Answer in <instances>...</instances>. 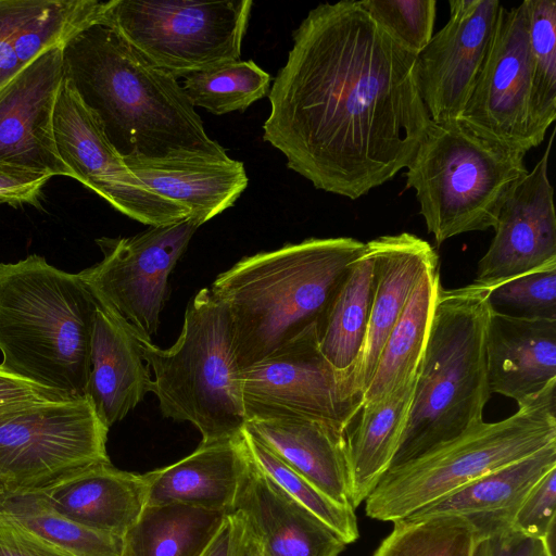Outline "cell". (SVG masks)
Wrapping results in <instances>:
<instances>
[{
    "label": "cell",
    "instance_id": "obj_1",
    "mask_svg": "<svg viewBox=\"0 0 556 556\" xmlns=\"http://www.w3.org/2000/svg\"><path fill=\"white\" fill-rule=\"evenodd\" d=\"M292 40L263 139L316 189L356 200L406 168L432 124L416 55L356 0L312 9Z\"/></svg>",
    "mask_w": 556,
    "mask_h": 556
},
{
    "label": "cell",
    "instance_id": "obj_2",
    "mask_svg": "<svg viewBox=\"0 0 556 556\" xmlns=\"http://www.w3.org/2000/svg\"><path fill=\"white\" fill-rule=\"evenodd\" d=\"M64 77L124 157L179 152L225 156L178 79L156 67L114 29L97 23L63 46Z\"/></svg>",
    "mask_w": 556,
    "mask_h": 556
},
{
    "label": "cell",
    "instance_id": "obj_3",
    "mask_svg": "<svg viewBox=\"0 0 556 556\" xmlns=\"http://www.w3.org/2000/svg\"><path fill=\"white\" fill-rule=\"evenodd\" d=\"M365 243L350 237L308 238L245 256L210 290L228 308L239 370L307 330L321 329L339 287Z\"/></svg>",
    "mask_w": 556,
    "mask_h": 556
},
{
    "label": "cell",
    "instance_id": "obj_4",
    "mask_svg": "<svg viewBox=\"0 0 556 556\" xmlns=\"http://www.w3.org/2000/svg\"><path fill=\"white\" fill-rule=\"evenodd\" d=\"M96 308L78 273L37 254L0 263V366L68 400L86 397Z\"/></svg>",
    "mask_w": 556,
    "mask_h": 556
},
{
    "label": "cell",
    "instance_id": "obj_5",
    "mask_svg": "<svg viewBox=\"0 0 556 556\" xmlns=\"http://www.w3.org/2000/svg\"><path fill=\"white\" fill-rule=\"evenodd\" d=\"M489 311L486 288L475 283L439 287L410 410L390 468L483 421L491 395L485 359Z\"/></svg>",
    "mask_w": 556,
    "mask_h": 556
},
{
    "label": "cell",
    "instance_id": "obj_6",
    "mask_svg": "<svg viewBox=\"0 0 556 556\" xmlns=\"http://www.w3.org/2000/svg\"><path fill=\"white\" fill-rule=\"evenodd\" d=\"M525 155L478 136L460 119L432 122L405 176L438 245L495 226L506 198L528 174Z\"/></svg>",
    "mask_w": 556,
    "mask_h": 556
},
{
    "label": "cell",
    "instance_id": "obj_7",
    "mask_svg": "<svg viewBox=\"0 0 556 556\" xmlns=\"http://www.w3.org/2000/svg\"><path fill=\"white\" fill-rule=\"evenodd\" d=\"M516 413L482 421L422 456L390 468L365 500L366 515L402 519L469 482L556 442V380Z\"/></svg>",
    "mask_w": 556,
    "mask_h": 556
},
{
    "label": "cell",
    "instance_id": "obj_8",
    "mask_svg": "<svg viewBox=\"0 0 556 556\" xmlns=\"http://www.w3.org/2000/svg\"><path fill=\"white\" fill-rule=\"evenodd\" d=\"M141 344L164 417L192 424L202 435L201 443L241 433L247 420L231 320L226 304L210 288L201 289L188 303L180 336L169 349L152 341L141 340Z\"/></svg>",
    "mask_w": 556,
    "mask_h": 556
},
{
    "label": "cell",
    "instance_id": "obj_9",
    "mask_svg": "<svg viewBox=\"0 0 556 556\" xmlns=\"http://www.w3.org/2000/svg\"><path fill=\"white\" fill-rule=\"evenodd\" d=\"M251 0H109L100 24L174 77L236 62Z\"/></svg>",
    "mask_w": 556,
    "mask_h": 556
},
{
    "label": "cell",
    "instance_id": "obj_10",
    "mask_svg": "<svg viewBox=\"0 0 556 556\" xmlns=\"http://www.w3.org/2000/svg\"><path fill=\"white\" fill-rule=\"evenodd\" d=\"M314 327L262 361L239 370L245 420L304 419L345 435L363 397L319 349Z\"/></svg>",
    "mask_w": 556,
    "mask_h": 556
},
{
    "label": "cell",
    "instance_id": "obj_11",
    "mask_svg": "<svg viewBox=\"0 0 556 556\" xmlns=\"http://www.w3.org/2000/svg\"><path fill=\"white\" fill-rule=\"evenodd\" d=\"M108 432L87 397L41 403L1 419L0 482L7 491H34L110 462Z\"/></svg>",
    "mask_w": 556,
    "mask_h": 556
},
{
    "label": "cell",
    "instance_id": "obj_12",
    "mask_svg": "<svg viewBox=\"0 0 556 556\" xmlns=\"http://www.w3.org/2000/svg\"><path fill=\"white\" fill-rule=\"evenodd\" d=\"M200 225L189 218L130 237L96 240L103 258L78 273L94 299L152 341L169 294L168 278Z\"/></svg>",
    "mask_w": 556,
    "mask_h": 556
},
{
    "label": "cell",
    "instance_id": "obj_13",
    "mask_svg": "<svg viewBox=\"0 0 556 556\" xmlns=\"http://www.w3.org/2000/svg\"><path fill=\"white\" fill-rule=\"evenodd\" d=\"M54 138L72 178L129 218L149 227L190 218L185 208L149 189L130 172L65 77L55 103Z\"/></svg>",
    "mask_w": 556,
    "mask_h": 556
},
{
    "label": "cell",
    "instance_id": "obj_14",
    "mask_svg": "<svg viewBox=\"0 0 556 556\" xmlns=\"http://www.w3.org/2000/svg\"><path fill=\"white\" fill-rule=\"evenodd\" d=\"M531 60L527 1L501 4L496 27L460 121L478 136L527 153L531 125Z\"/></svg>",
    "mask_w": 556,
    "mask_h": 556
},
{
    "label": "cell",
    "instance_id": "obj_15",
    "mask_svg": "<svg viewBox=\"0 0 556 556\" xmlns=\"http://www.w3.org/2000/svg\"><path fill=\"white\" fill-rule=\"evenodd\" d=\"M450 17L416 55L417 84L431 121H457L489 50L501 2L450 0Z\"/></svg>",
    "mask_w": 556,
    "mask_h": 556
},
{
    "label": "cell",
    "instance_id": "obj_16",
    "mask_svg": "<svg viewBox=\"0 0 556 556\" xmlns=\"http://www.w3.org/2000/svg\"><path fill=\"white\" fill-rule=\"evenodd\" d=\"M63 79V47H54L0 88V161L51 177H72L54 138Z\"/></svg>",
    "mask_w": 556,
    "mask_h": 556
},
{
    "label": "cell",
    "instance_id": "obj_17",
    "mask_svg": "<svg viewBox=\"0 0 556 556\" xmlns=\"http://www.w3.org/2000/svg\"><path fill=\"white\" fill-rule=\"evenodd\" d=\"M553 138L554 132L542 157L502 205L472 283L488 289L556 262L554 190L548 178Z\"/></svg>",
    "mask_w": 556,
    "mask_h": 556
},
{
    "label": "cell",
    "instance_id": "obj_18",
    "mask_svg": "<svg viewBox=\"0 0 556 556\" xmlns=\"http://www.w3.org/2000/svg\"><path fill=\"white\" fill-rule=\"evenodd\" d=\"M372 260L374 292L363 349L353 371L362 395L375 371L384 342L426 271L439 257L426 240L409 233L386 235L365 243Z\"/></svg>",
    "mask_w": 556,
    "mask_h": 556
},
{
    "label": "cell",
    "instance_id": "obj_19",
    "mask_svg": "<svg viewBox=\"0 0 556 556\" xmlns=\"http://www.w3.org/2000/svg\"><path fill=\"white\" fill-rule=\"evenodd\" d=\"M124 160L143 185L185 208L200 226L232 206L249 182L243 163L228 154L179 152Z\"/></svg>",
    "mask_w": 556,
    "mask_h": 556
},
{
    "label": "cell",
    "instance_id": "obj_20",
    "mask_svg": "<svg viewBox=\"0 0 556 556\" xmlns=\"http://www.w3.org/2000/svg\"><path fill=\"white\" fill-rule=\"evenodd\" d=\"M96 302L86 397L110 429L152 392L153 379L138 333L116 313Z\"/></svg>",
    "mask_w": 556,
    "mask_h": 556
},
{
    "label": "cell",
    "instance_id": "obj_21",
    "mask_svg": "<svg viewBox=\"0 0 556 556\" xmlns=\"http://www.w3.org/2000/svg\"><path fill=\"white\" fill-rule=\"evenodd\" d=\"M233 510L243 515L265 556H339L346 546L331 528L266 477L251 456Z\"/></svg>",
    "mask_w": 556,
    "mask_h": 556
},
{
    "label": "cell",
    "instance_id": "obj_22",
    "mask_svg": "<svg viewBox=\"0 0 556 556\" xmlns=\"http://www.w3.org/2000/svg\"><path fill=\"white\" fill-rule=\"evenodd\" d=\"M490 393L517 404L556 380V319L520 318L489 311L485 328Z\"/></svg>",
    "mask_w": 556,
    "mask_h": 556
},
{
    "label": "cell",
    "instance_id": "obj_23",
    "mask_svg": "<svg viewBox=\"0 0 556 556\" xmlns=\"http://www.w3.org/2000/svg\"><path fill=\"white\" fill-rule=\"evenodd\" d=\"M249 464L242 430L233 438L200 443L177 463L143 473L147 505L178 503L229 514Z\"/></svg>",
    "mask_w": 556,
    "mask_h": 556
},
{
    "label": "cell",
    "instance_id": "obj_24",
    "mask_svg": "<svg viewBox=\"0 0 556 556\" xmlns=\"http://www.w3.org/2000/svg\"><path fill=\"white\" fill-rule=\"evenodd\" d=\"M59 513L91 529L124 536L147 506L143 475L93 464L38 489Z\"/></svg>",
    "mask_w": 556,
    "mask_h": 556
},
{
    "label": "cell",
    "instance_id": "obj_25",
    "mask_svg": "<svg viewBox=\"0 0 556 556\" xmlns=\"http://www.w3.org/2000/svg\"><path fill=\"white\" fill-rule=\"evenodd\" d=\"M556 467V442L493 470L406 517L458 515L473 527L479 541L513 528L531 489Z\"/></svg>",
    "mask_w": 556,
    "mask_h": 556
},
{
    "label": "cell",
    "instance_id": "obj_26",
    "mask_svg": "<svg viewBox=\"0 0 556 556\" xmlns=\"http://www.w3.org/2000/svg\"><path fill=\"white\" fill-rule=\"evenodd\" d=\"M109 1L0 0V88L45 51L101 23Z\"/></svg>",
    "mask_w": 556,
    "mask_h": 556
},
{
    "label": "cell",
    "instance_id": "obj_27",
    "mask_svg": "<svg viewBox=\"0 0 556 556\" xmlns=\"http://www.w3.org/2000/svg\"><path fill=\"white\" fill-rule=\"evenodd\" d=\"M244 429L329 498L354 508L345 435L304 419L252 420Z\"/></svg>",
    "mask_w": 556,
    "mask_h": 556
},
{
    "label": "cell",
    "instance_id": "obj_28",
    "mask_svg": "<svg viewBox=\"0 0 556 556\" xmlns=\"http://www.w3.org/2000/svg\"><path fill=\"white\" fill-rule=\"evenodd\" d=\"M416 378L365 403L345 434L351 504L358 507L390 468L410 410Z\"/></svg>",
    "mask_w": 556,
    "mask_h": 556
},
{
    "label": "cell",
    "instance_id": "obj_29",
    "mask_svg": "<svg viewBox=\"0 0 556 556\" xmlns=\"http://www.w3.org/2000/svg\"><path fill=\"white\" fill-rule=\"evenodd\" d=\"M440 282L438 267L424 274L380 352L363 404L414 380L424 356Z\"/></svg>",
    "mask_w": 556,
    "mask_h": 556
},
{
    "label": "cell",
    "instance_id": "obj_30",
    "mask_svg": "<svg viewBox=\"0 0 556 556\" xmlns=\"http://www.w3.org/2000/svg\"><path fill=\"white\" fill-rule=\"evenodd\" d=\"M226 516L178 503L147 505L123 536L122 556H202Z\"/></svg>",
    "mask_w": 556,
    "mask_h": 556
},
{
    "label": "cell",
    "instance_id": "obj_31",
    "mask_svg": "<svg viewBox=\"0 0 556 556\" xmlns=\"http://www.w3.org/2000/svg\"><path fill=\"white\" fill-rule=\"evenodd\" d=\"M372 292V260L365 247L333 296L319 333L323 355L352 380L367 332Z\"/></svg>",
    "mask_w": 556,
    "mask_h": 556
},
{
    "label": "cell",
    "instance_id": "obj_32",
    "mask_svg": "<svg viewBox=\"0 0 556 556\" xmlns=\"http://www.w3.org/2000/svg\"><path fill=\"white\" fill-rule=\"evenodd\" d=\"M0 516L72 556H122L123 536L78 523L55 510L37 491H7Z\"/></svg>",
    "mask_w": 556,
    "mask_h": 556
},
{
    "label": "cell",
    "instance_id": "obj_33",
    "mask_svg": "<svg viewBox=\"0 0 556 556\" xmlns=\"http://www.w3.org/2000/svg\"><path fill=\"white\" fill-rule=\"evenodd\" d=\"M478 535L471 523L452 514L404 517L372 556H476Z\"/></svg>",
    "mask_w": 556,
    "mask_h": 556
},
{
    "label": "cell",
    "instance_id": "obj_34",
    "mask_svg": "<svg viewBox=\"0 0 556 556\" xmlns=\"http://www.w3.org/2000/svg\"><path fill=\"white\" fill-rule=\"evenodd\" d=\"M526 1L531 60V125L539 146L556 119V1Z\"/></svg>",
    "mask_w": 556,
    "mask_h": 556
},
{
    "label": "cell",
    "instance_id": "obj_35",
    "mask_svg": "<svg viewBox=\"0 0 556 556\" xmlns=\"http://www.w3.org/2000/svg\"><path fill=\"white\" fill-rule=\"evenodd\" d=\"M270 75L254 61H236L186 75L182 88L192 104L215 115L242 112L268 96Z\"/></svg>",
    "mask_w": 556,
    "mask_h": 556
},
{
    "label": "cell",
    "instance_id": "obj_36",
    "mask_svg": "<svg viewBox=\"0 0 556 556\" xmlns=\"http://www.w3.org/2000/svg\"><path fill=\"white\" fill-rule=\"evenodd\" d=\"M242 435L249 454L260 470L329 528L348 545L359 536L355 509L342 506L298 473L243 427Z\"/></svg>",
    "mask_w": 556,
    "mask_h": 556
},
{
    "label": "cell",
    "instance_id": "obj_37",
    "mask_svg": "<svg viewBox=\"0 0 556 556\" xmlns=\"http://www.w3.org/2000/svg\"><path fill=\"white\" fill-rule=\"evenodd\" d=\"M488 303L513 317L556 319V262L488 288Z\"/></svg>",
    "mask_w": 556,
    "mask_h": 556
},
{
    "label": "cell",
    "instance_id": "obj_38",
    "mask_svg": "<svg viewBox=\"0 0 556 556\" xmlns=\"http://www.w3.org/2000/svg\"><path fill=\"white\" fill-rule=\"evenodd\" d=\"M358 4L402 48L419 54L433 36L435 0H358Z\"/></svg>",
    "mask_w": 556,
    "mask_h": 556
},
{
    "label": "cell",
    "instance_id": "obj_39",
    "mask_svg": "<svg viewBox=\"0 0 556 556\" xmlns=\"http://www.w3.org/2000/svg\"><path fill=\"white\" fill-rule=\"evenodd\" d=\"M556 467L545 473L521 504L513 528L531 536L555 541Z\"/></svg>",
    "mask_w": 556,
    "mask_h": 556
},
{
    "label": "cell",
    "instance_id": "obj_40",
    "mask_svg": "<svg viewBox=\"0 0 556 556\" xmlns=\"http://www.w3.org/2000/svg\"><path fill=\"white\" fill-rule=\"evenodd\" d=\"M68 400L0 366V420L31 406Z\"/></svg>",
    "mask_w": 556,
    "mask_h": 556
},
{
    "label": "cell",
    "instance_id": "obj_41",
    "mask_svg": "<svg viewBox=\"0 0 556 556\" xmlns=\"http://www.w3.org/2000/svg\"><path fill=\"white\" fill-rule=\"evenodd\" d=\"M476 556H555V541L511 528L479 541Z\"/></svg>",
    "mask_w": 556,
    "mask_h": 556
},
{
    "label": "cell",
    "instance_id": "obj_42",
    "mask_svg": "<svg viewBox=\"0 0 556 556\" xmlns=\"http://www.w3.org/2000/svg\"><path fill=\"white\" fill-rule=\"evenodd\" d=\"M50 178L49 175L0 161V204L35 205Z\"/></svg>",
    "mask_w": 556,
    "mask_h": 556
},
{
    "label": "cell",
    "instance_id": "obj_43",
    "mask_svg": "<svg viewBox=\"0 0 556 556\" xmlns=\"http://www.w3.org/2000/svg\"><path fill=\"white\" fill-rule=\"evenodd\" d=\"M0 556H72L0 516Z\"/></svg>",
    "mask_w": 556,
    "mask_h": 556
},
{
    "label": "cell",
    "instance_id": "obj_44",
    "mask_svg": "<svg viewBox=\"0 0 556 556\" xmlns=\"http://www.w3.org/2000/svg\"><path fill=\"white\" fill-rule=\"evenodd\" d=\"M247 522L239 510L227 514L202 556H245Z\"/></svg>",
    "mask_w": 556,
    "mask_h": 556
},
{
    "label": "cell",
    "instance_id": "obj_45",
    "mask_svg": "<svg viewBox=\"0 0 556 556\" xmlns=\"http://www.w3.org/2000/svg\"><path fill=\"white\" fill-rule=\"evenodd\" d=\"M245 556H265L260 542L251 533L249 528L247 531Z\"/></svg>",
    "mask_w": 556,
    "mask_h": 556
},
{
    "label": "cell",
    "instance_id": "obj_46",
    "mask_svg": "<svg viewBox=\"0 0 556 556\" xmlns=\"http://www.w3.org/2000/svg\"><path fill=\"white\" fill-rule=\"evenodd\" d=\"M4 492H5V488H4V486H3V484L0 482V501H1V498H2V496H3V494H4Z\"/></svg>",
    "mask_w": 556,
    "mask_h": 556
}]
</instances>
